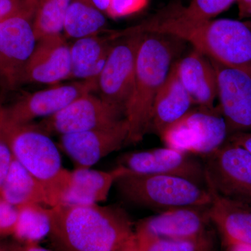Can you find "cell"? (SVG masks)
<instances>
[{
	"instance_id": "cell-1",
	"label": "cell",
	"mask_w": 251,
	"mask_h": 251,
	"mask_svg": "<svg viewBox=\"0 0 251 251\" xmlns=\"http://www.w3.org/2000/svg\"><path fill=\"white\" fill-rule=\"evenodd\" d=\"M126 29L130 33H158L186 41L211 60L251 75V29L237 20L191 18L177 3Z\"/></svg>"
},
{
	"instance_id": "cell-2",
	"label": "cell",
	"mask_w": 251,
	"mask_h": 251,
	"mask_svg": "<svg viewBox=\"0 0 251 251\" xmlns=\"http://www.w3.org/2000/svg\"><path fill=\"white\" fill-rule=\"evenodd\" d=\"M50 239L57 251H117L135 235L122 206L60 204L50 207Z\"/></svg>"
},
{
	"instance_id": "cell-3",
	"label": "cell",
	"mask_w": 251,
	"mask_h": 251,
	"mask_svg": "<svg viewBox=\"0 0 251 251\" xmlns=\"http://www.w3.org/2000/svg\"><path fill=\"white\" fill-rule=\"evenodd\" d=\"M138 49L134 82L125 109L128 144L139 143L148 133L153 102L166 80L182 41L158 33H143Z\"/></svg>"
},
{
	"instance_id": "cell-4",
	"label": "cell",
	"mask_w": 251,
	"mask_h": 251,
	"mask_svg": "<svg viewBox=\"0 0 251 251\" xmlns=\"http://www.w3.org/2000/svg\"><path fill=\"white\" fill-rule=\"evenodd\" d=\"M114 186L124 202L157 213L181 206L209 205L211 202L207 188L178 176L128 172Z\"/></svg>"
},
{
	"instance_id": "cell-5",
	"label": "cell",
	"mask_w": 251,
	"mask_h": 251,
	"mask_svg": "<svg viewBox=\"0 0 251 251\" xmlns=\"http://www.w3.org/2000/svg\"><path fill=\"white\" fill-rule=\"evenodd\" d=\"M0 138L7 144L20 164L62 193L63 201L71 171L63 167L58 147L50 135L34 122L16 125L0 117Z\"/></svg>"
},
{
	"instance_id": "cell-6",
	"label": "cell",
	"mask_w": 251,
	"mask_h": 251,
	"mask_svg": "<svg viewBox=\"0 0 251 251\" xmlns=\"http://www.w3.org/2000/svg\"><path fill=\"white\" fill-rule=\"evenodd\" d=\"M228 137L227 124L218 105L193 107L160 138L168 148L202 158L221 148Z\"/></svg>"
},
{
	"instance_id": "cell-7",
	"label": "cell",
	"mask_w": 251,
	"mask_h": 251,
	"mask_svg": "<svg viewBox=\"0 0 251 251\" xmlns=\"http://www.w3.org/2000/svg\"><path fill=\"white\" fill-rule=\"evenodd\" d=\"M202 158L206 188L251 204V154L246 149L227 140Z\"/></svg>"
},
{
	"instance_id": "cell-8",
	"label": "cell",
	"mask_w": 251,
	"mask_h": 251,
	"mask_svg": "<svg viewBox=\"0 0 251 251\" xmlns=\"http://www.w3.org/2000/svg\"><path fill=\"white\" fill-rule=\"evenodd\" d=\"M120 37L114 41L97 81L99 97L125 112L134 82L138 49L142 33L117 31Z\"/></svg>"
},
{
	"instance_id": "cell-9",
	"label": "cell",
	"mask_w": 251,
	"mask_h": 251,
	"mask_svg": "<svg viewBox=\"0 0 251 251\" xmlns=\"http://www.w3.org/2000/svg\"><path fill=\"white\" fill-rule=\"evenodd\" d=\"M36 6L0 22V85L13 90L21 85L23 69L35 49Z\"/></svg>"
},
{
	"instance_id": "cell-10",
	"label": "cell",
	"mask_w": 251,
	"mask_h": 251,
	"mask_svg": "<svg viewBox=\"0 0 251 251\" xmlns=\"http://www.w3.org/2000/svg\"><path fill=\"white\" fill-rule=\"evenodd\" d=\"M125 118V112L94 92L83 94L36 126L49 135L80 133L115 125Z\"/></svg>"
},
{
	"instance_id": "cell-11",
	"label": "cell",
	"mask_w": 251,
	"mask_h": 251,
	"mask_svg": "<svg viewBox=\"0 0 251 251\" xmlns=\"http://www.w3.org/2000/svg\"><path fill=\"white\" fill-rule=\"evenodd\" d=\"M97 92V80H79L25 94L9 105H1L0 117L16 125L33 123L52 116L81 96Z\"/></svg>"
},
{
	"instance_id": "cell-12",
	"label": "cell",
	"mask_w": 251,
	"mask_h": 251,
	"mask_svg": "<svg viewBox=\"0 0 251 251\" xmlns=\"http://www.w3.org/2000/svg\"><path fill=\"white\" fill-rule=\"evenodd\" d=\"M117 164L133 174L178 176L206 187L203 161L168 147L124 153Z\"/></svg>"
},
{
	"instance_id": "cell-13",
	"label": "cell",
	"mask_w": 251,
	"mask_h": 251,
	"mask_svg": "<svg viewBox=\"0 0 251 251\" xmlns=\"http://www.w3.org/2000/svg\"><path fill=\"white\" fill-rule=\"evenodd\" d=\"M216 74L219 107L229 136L251 132V75L211 60Z\"/></svg>"
},
{
	"instance_id": "cell-14",
	"label": "cell",
	"mask_w": 251,
	"mask_h": 251,
	"mask_svg": "<svg viewBox=\"0 0 251 251\" xmlns=\"http://www.w3.org/2000/svg\"><path fill=\"white\" fill-rule=\"evenodd\" d=\"M129 128L126 118L115 125L60 135L59 147L75 168H92L102 158L127 145Z\"/></svg>"
},
{
	"instance_id": "cell-15",
	"label": "cell",
	"mask_w": 251,
	"mask_h": 251,
	"mask_svg": "<svg viewBox=\"0 0 251 251\" xmlns=\"http://www.w3.org/2000/svg\"><path fill=\"white\" fill-rule=\"evenodd\" d=\"M209 205L181 206L145 218L135 224V236L190 239L204 235L211 224Z\"/></svg>"
},
{
	"instance_id": "cell-16",
	"label": "cell",
	"mask_w": 251,
	"mask_h": 251,
	"mask_svg": "<svg viewBox=\"0 0 251 251\" xmlns=\"http://www.w3.org/2000/svg\"><path fill=\"white\" fill-rule=\"evenodd\" d=\"M62 33L41 38L28 59L23 84L55 85L71 77L70 45Z\"/></svg>"
},
{
	"instance_id": "cell-17",
	"label": "cell",
	"mask_w": 251,
	"mask_h": 251,
	"mask_svg": "<svg viewBox=\"0 0 251 251\" xmlns=\"http://www.w3.org/2000/svg\"><path fill=\"white\" fill-rule=\"evenodd\" d=\"M210 192L209 218L227 247L234 244L251 246V204Z\"/></svg>"
},
{
	"instance_id": "cell-18",
	"label": "cell",
	"mask_w": 251,
	"mask_h": 251,
	"mask_svg": "<svg viewBox=\"0 0 251 251\" xmlns=\"http://www.w3.org/2000/svg\"><path fill=\"white\" fill-rule=\"evenodd\" d=\"M0 198L16 207L26 204L52 207L62 203L58 190L31 174L15 158Z\"/></svg>"
},
{
	"instance_id": "cell-19",
	"label": "cell",
	"mask_w": 251,
	"mask_h": 251,
	"mask_svg": "<svg viewBox=\"0 0 251 251\" xmlns=\"http://www.w3.org/2000/svg\"><path fill=\"white\" fill-rule=\"evenodd\" d=\"M194 105L192 98L178 77L173 63L153 102L148 133H154L160 138L166 128L179 121Z\"/></svg>"
},
{
	"instance_id": "cell-20",
	"label": "cell",
	"mask_w": 251,
	"mask_h": 251,
	"mask_svg": "<svg viewBox=\"0 0 251 251\" xmlns=\"http://www.w3.org/2000/svg\"><path fill=\"white\" fill-rule=\"evenodd\" d=\"M178 77L196 106L213 108L218 98L217 77L210 59L193 49L175 62Z\"/></svg>"
},
{
	"instance_id": "cell-21",
	"label": "cell",
	"mask_w": 251,
	"mask_h": 251,
	"mask_svg": "<svg viewBox=\"0 0 251 251\" xmlns=\"http://www.w3.org/2000/svg\"><path fill=\"white\" fill-rule=\"evenodd\" d=\"M128 172L120 166L108 171L75 168L71 171L62 204H94L104 202L117 180Z\"/></svg>"
},
{
	"instance_id": "cell-22",
	"label": "cell",
	"mask_w": 251,
	"mask_h": 251,
	"mask_svg": "<svg viewBox=\"0 0 251 251\" xmlns=\"http://www.w3.org/2000/svg\"><path fill=\"white\" fill-rule=\"evenodd\" d=\"M116 32L110 31L74 41L70 46L71 77L79 80H97L101 72Z\"/></svg>"
},
{
	"instance_id": "cell-23",
	"label": "cell",
	"mask_w": 251,
	"mask_h": 251,
	"mask_svg": "<svg viewBox=\"0 0 251 251\" xmlns=\"http://www.w3.org/2000/svg\"><path fill=\"white\" fill-rule=\"evenodd\" d=\"M105 14L91 0H72L63 21L62 32L74 40L106 31Z\"/></svg>"
},
{
	"instance_id": "cell-24",
	"label": "cell",
	"mask_w": 251,
	"mask_h": 251,
	"mask_svg": "<svg viewBox=\"0 0 251 251\" xmlns=\"http://www.w3.org/2000/svg\"><path fill=\"white\" fill-rule=\"evenodd\" d=\"M18 219L13 237L16 242L37 243L49 237L51 230L50 207L38 204L18 206Z\"/></svg>"
},
{
	"instance_id": "cell-25",
	"label": "cell",
	"mask_w": 251,
	"mask_h": 251,
	"mask_svg": "<svg viewBox=\"0 0 251 251\" xmlns=\"http://www.w3.org/2000/svg\"><path fill=\"white\" fill-rule=\"evenodd\" d=\"M72 0H36L34 27L37 41L62 33L63 21Z\"/></svg>"
},
{
	"instance_id": "cell-26",
	"label": "cell",
	"mask_w": 251,
	"mask_h": 251,
	"mask_svg": "<svg viewBox=\"0 0 251 251\" xmlns=\"http://www.w3.org/2000/svg\"><path fill=\"white\" fill-rule=\"evenodd\" d=\"M135 237L140 251H212L214 249L210 232L190 239Z\"/></svg>"
},
{
	"instance_id": "cell-27",
	"label": "cell",
	"mask_w": 251,
	"mask_h": 251,
	"mask_svg": "<svg viewBox=\"0 0 251 251\" xmlns=\"http://www.w3.org/2000/svg\"><path fill=\"white\" fill-rule=\"evenodd\" d=\"M237 0H191L188 6L181 4L186 16L196 19H213L226 11Z\"/></svg>"
},
{
	"instance_id": "cell-28",
	"label": "cell",
	"mask_w": 251,
	"mask_h": 251,
	"mask_svg": "<svg viewBox=\"0 0 251 251\" xmlns=\"http://www.w3.org/2000/svg\"><path fill=\"white\" fill-rule=\"evenodd\" d=\"M148 3L149 0H110L106 15L112 18L126 17L140 12Z\"/></svg>"
},
{
	"instance_id": "cell-29",
	"label": "cell",
	"mask_w": 251,
	"mask_h": 251,
	"mask_svg": "<svg viewBox=\"0 0 251 251\" xmlns=\"http://www.w3.org/2000/svg\"><path fill=\"white\" fill-rule=\"evenodd\" d=\"M18 219V208L0 198V237L12 236Z\"/></svg>"
},
{
	"instance_id": "cell-30",
	"label": "cell",
	"mask_w": 251,
	"mask_h": 251,
	"mask_svg": "<svg viewBox=\"0 0 251 251\" xmlns=\"http://www.w3.org/2000/svg\"><path fill=\"white\" fill-rule=\"evenodd\" d=\"M36 6V0H0V22Z\"/></svg>"
},
{
	"instance_id": "cell-31",
	"label": "cell",
	"mask_w": 251,
	"mask_h": 251,
	"mask_svg": "<svg viewBox=\"0 0 251 251\" xmlns=\"http://www.w3.org/2000/svg\"><path fill=\"white\" fill-rule=\"evenodd\" d=\"M14 156L7 144L0 138V194L11 168Z\"/></svg>"
},
{
	"instance_id": "cell-32",
	"label": "cell",
	"mask_w": 251,
	"mask_h": 251,
	"mask_svg": "<svg viewBox=\"0 0 251 251\" xmlns=\"http://www.w3.org/2000/svg\"><path fill=\"white\" fill-rule=\"evenodd\" d=\"M227 140L243 147L251 154V132L234 133L229 135Z\"/></svg>"
},
{
	"instance_id": "cell-33",
	"label": "cell",
	"mask_w": 251,
	"mask_h": 251,
	"mask_svg": "<svg viewBox=\"0 0 251 251\" xmlns=\"http://www.w3.org/2000/svg\"><path fill=\"white\" fill-rule=\"evenodd\" d=\"M11 251H52L42 247L37 243L13 242L9 244Z\"/></svg>"
},
{
	"instance_id": "cell-34",
	"label": "cell",
	"mask_w": 251,
	"mask_h": 251,
	"mask_svg": "<svg viewBox=\"0 0 251 251\" xmlns=\"http://www.w3.org/2000/svg\"><path fill=\"white\" fill-rule=\"evenodd\" d=\"M239 16L241 18L251 17V0H237Z\"/></svg>"
},
{
	"instance_id": "cell-35",
	"label": "cell",
	"mask_w": 251,
	"mask_h": 251,
	"mask_svg": "<svg viewBox=\"0 0 251 251\" xmlns=\"http://www.w3.org/2000/svg\"><path fill=\"white\" fill-rule=\"evenodd\" d=\"M117 251H140L135 235Z\"/></svg>"
},
{
	"instance_id": "cell-36",
	"label": "cell",
	"mask_w": 251,
	"mask_h": 251,
	"mask_svg": "<svg viewBox=\"0 0 251 251\" xmlns=\"http://www.w3.org/2000/svg\"><path fill=\"white\" fill-rule=\"evenodd\" d=\"M91 1L99 9L106 15L110 0H91Z\"/></svg>"
},
{
	"instance_id": "cell-37",
	"label": "cell",
	"mask_w": 251,
	"mask_h": 251,
	"mask_svg": "<svg viewBox=\"0 0 251 251\" xmlns=\"http://www.w3.org/2000/svg\"><path fill=\"white\" fill-rule=\"evenodd\" d=\"M228 251H251V246L245 244H234L227 247Z\"/></svg>"
},
{
	"instance_id": "cell-38",
	"label": "cell",
	"mask_w": 251,
	"mask_h": 251,
	"mask_svg": "<svg viewBox=\"0 0 251 251\" xmlns=\"http://www.w3.org/2000/svg\"><path fill=\"white\" fill-rule=\"evenodd\" d=\"M0 251H11L10 249L9 244H5L4 243L0 242Z\"/></svg>"
},
{
	"instance_id": "cell-39",
	"label": "cell",
	"mask_w": 251,
	"mask_h": 251,
	"mask_svg": "<svg viewBox=\"0 0 251 251\" xmlns=\"http://www.w3.org/2000/svg\"><path fill=\"white\" fill-rule=\"evenodd\" d=\"M1 105H2V103H1V102H0V107H1Z\"/></svg>"
},
{
	"instance_id": "cell-40",
	"label": "cell",
	"mask_w": 251,
	"mask_h": 251,
	"mask_svg": "<svg viewBox=\"0 0 251 251\" xmlns=\"http://www.w3.org/2000/svg\"><path fill=\"white\" fill-rule=\"evenodd\" d=\"M0 102H1V100H0Z\"/></svg>"
}]
</instances>
